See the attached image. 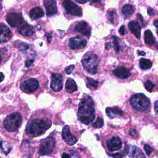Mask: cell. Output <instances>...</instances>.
Here are the masks:
<instances>
[{
	"label": "cell",
	"instance_id": "cell-1",
	"mask_svg": "<svg viewBox=\"0 0 158 158\" xmlns=\"http://www.w3.org/2000/svg\"><path fill=\"white\" fill-rule=\"evenodd\" d=\"M78 120L85 125L90 123L95 117L94 102L91 97H84L79 103L77 113Z\"/></svg>",
	"mask_w": 158,
	"mask_h": 158
},
{
	"label": "cell",
	"instance_id": "cell-2",
	"mask_svg": "<svg viewBox=\"0 0 158 158\" xmlns=\"http://www.w3.org/2000/svg\"><path fill=\"white\" fill-rule=\"evenodd\" d=\"M51 125V121L48 118L31 119L27 125L26 133L31 137H36L44 134Z\"/></svg>",
	"mask_w": 158,
	"mask_h": 158
},
{
	"label": "cell",
	"instance_id": "cell-3",
	"mask_svg": "<svg viewBox=\"0 0 158 158\" xmlns=\"http://www.w3.org/2000/svg\"><path fill=\"white\" fill-rule=\"evenodd\" d=\"M81 63L85 69L89 73L94 75L97 73L99 59L93 52H88L86 53L81 59Z\"/></svg>",
	"mask_w": 158,
	"mask_h": 158
},
{
	"label": "cell",
	"instance_id": "cell-4",
	"mask_svg": "<svg viewBox=\"0 0 158 158\" xmlns=\"http://www.w3.org/2000/svg\"><path fill=\"white\" fill-rule=\"evenodd\" d=\"M22 122L21 115L18 112H14L7 115L4 120V128L9 131H16L20 127Z\"/></svg>",
	"mask_w": 158,
	"mask_h": 158
},
{
	"label": "cell",
	"instance_id": "cell-5",
	"mask_svg": "<svg viewBox=\"0 0 158 158\" xmlns=\"http://www.w3.org/2000/svg\"><path fill=\"white\" fill-rule=\"evenodd\" d=\"M131 106L136 110L144 111L148 109L150 106L149 99L143 94H136L130 99Z\"/></svg>",
	"mask_w": 158,
	"mask_h": 158
},
{
	"label": "cell",
	"instance_id": "cell-6",
	"mask_svg": "<svg viewBox=\"0 0 158 158\" xmlns=\"http://www.w3.org/2000/svg\"><path fill=\"white\" fill-rule=\"evenodd\" d=\"M56 146V140L52 136H48L41 140L38 153L41 156L48 155L51 154Z\"/></svg>",
	"mask_w": 158,
	"mask_h": 158
},
{
	"label": "cell",
	"instance_id": "cell-7",
	"mask_svg": "<svg viewBox=\"0 0 158 158\" xmlns=\"http://www.w3.org/2000/svg\"><path fill=\"white\" fill-rule=\"evenodd\" d=\"M62 6L67 14L78 17H81L82 15V10L81 8L72 0H64Z\"/></svg>",
	"mask_w": 158,
	"mask_h": 158
},
{
	"label": "cell",
	"instance_id": "cell-8",
	"mask_svg": "<svg viewBox=\"0 0 158 158\" xmlns=\"http://www.w3.org/2000/svg\"><path fill=\"white\" fill-rule=\"evenodd\" d=\"M39 86V82L36 78H29L23 81L20 84L21 89L25 93H32Z\"/></svg>",
	"mask_w": 158,
	"mask_h": 158
},
{
	"label": "cell",
	"instance_id": "cell-9",
	"mask_svg": "<svg viewBox=\"0 0 158 158\" xmlns=\"http://www.w3.org/2000/svg\"><path fill=\"white\" fill-rule=\"evenodd\" d=\"M6 20L7 23L12 27H17L24 23L22 15L20 14L14 12L7 14Z\"/></svg>",
	"mask_w": 158,
	"mask_h": 158
},
{
	"label": "cell",
	"instance_id": "cell-10",
	"mask_svg": "<svg viewBox=\"0 0 158 158\" xmlns=\"http://www.w3.org/2000/svg\"><path fill=\"white\" fill-rule=\"evenodd\" d=\"M87 41L83 38L80 36H76L72 38L69 41V46L73 50H78L83 49L86 45Z\"/></svg>",
	"mask_w": 158,
	"mask_h": 158
},
{
	"label": "cell",
	"instance_id": "cell-11",
	"mask_svg": "<svg viewBox=\"0 0 158 158\" xmlns=\"http://www.w3.org/2000/svg\"><path fill=\"white\" fill-rule=\"evenodd\" d=\"M63 86V77L59 73H52L51 75V87L54 91H59Z\"/></svg>",
	"mask_w": 158,
	"mask_h": 158
},
{
	"label": "cell",
	"instance_id": "cell-12",
	"mask_svg": "<svg viewBox=\"0 0 158 158\" xmlns=\"http://www.w3.org/2000/svg\"><path fill=\"white\" fill-rule=\"evenodd\" d=\"M62 136L64 140L69 145H73L77 141V138L71 133L69 127L68 125H65L63 128Z\"/></svg>",
	"mask_w": 158,
	"mask_h": 158
},
{
	"label": "cell",
	"instance_id": "cell-13",
	"mask_svg": "<svg viewBox=\"0 0 158 158\" xmlns=\"http://www.w3.org/2000/svg\"><path fill=\"white\" fill-rule=\"evenodd\" d=\"M106 145L110 151H115L122 148V143L119 137L114 136L107 141Z\"/></svg>",
	"mask_w": 158,
	"mask_h": 158
},
{
	"label": "cell",
	"instance_id": "cell-14",
	"mask_svg": "<svg viewBox=\"0 0 158 158\" xmlns=\"http://www.w3.org/2000/svg\"><path fill=\"white\" fill-rule=\"evenodd\" d=\"M74 30L75 32L81 33L87 36H89L91 34V28L85 21L78 22L74 28Z\"/></svg>",
	"mask_w": 158,
	"mask_h": 158
},
{
	"label": "cell",
	"instance_id": "cell-15",
	"mask_svg": "<svg viewBox=\"0 0 158 158\" xmlns=\"http://www.w3.org/2000/svg\"><path fill=\"white\" fill-rule=\"evenodd\" d=\"M12 36V32L10 28L4 23L0 24V42L5 43L8 41Z\"/></svg>",
	"mask_w": 158,
	"mask_h": 158
},
{
	"label": "cell",
	"instance_id": "cell-16",
	"mask_svg": "<svg viewBox=\"0 0 158 158\" xmlns=\"http://www.w3.org/2000/svg\"><path fill=\"white\" fill-rule=\"evenodd\" d=\"M44 6L48 16H51L57 13V3L56 0H44Z\"/></svg>",
	"mask_w": 158,
	"mask_h": 158
},
{
	"label": "cell",
	"instance_id": "cell-17",
	"mask_svg": "<svg viewBox=\"0 0 158 158\" xmlns=\"http://www.w3.org/2000/svg\"><path fill=\"white\" fill-rule=\"evenodd\" d=\"M127 153L131 158H146L141 149L135 146H129Z\"/></svg>",
	"mask_w": 158,
	"mask_h": 158
},
{
	"label": "cell",
	"instance_id": "cell-18",
	"mask_svg": "<svg viewBox=\"0 0 158 158\" xmlns=\"http://www.w3.org/2000/svg\"><path fill=\"white\" fill-rule=\"evenodd\" d=\"M18 31L20 34H21L23 36H29L32 35L35 33V29L33 27L26 23H24L19 28Z\"/></svg>",
	"mask_w": 158,
	"mask_h": 158
},
{
	"label": "cell",
	"instance_id": "cell-19",
	"mask_svg": "<svg viewBox=\"0 0 158 158\" xmlns=\"http://www.w3.org/2000/svg\"><path fill=\"white\" fill-rule=\"evenodd\" d=\"M128 28L130 31L137 38H140L141 36V27L139 23L136 21H131L129 22Z\"/></svg>",
	"mask_w": 158,
	"mask_h": 158
},
{
	"label": "cell",
	"instance_id": "cell-20",
	"mask_svg": "<svg viewBox=\"0 0 158 158\" xmlns=\"http://www.w3.org/2000/svg\"><path fill=\"white\" fill-rule=\"evenodd\" d=\"M114 75L120 78H127L130 75V71L124 67H120L112 71Z\"/></svg>",
	"mask_w": 158,
	"mask_h": 158
},
{
	"label": "cell",
	"instance_id": "cell-21",
	"mask_svg": "<svg viewBox=\"0 0 158 158\" xmlns=\"http://www.w3.org/2000/svg\"><path fill=\"white\" fill-rule=\"evenodd\" d=\"M106 112L107 115L110 118H113L117 115H122V110L120 108L117 107H107L106 109Z\"/></svg>",
	"mask_w": 158,
	"mask_h": 158
},
{
	"label": "cell",
	"instance_id": "cell-22",
	"mask_svg": "<svg viewBox=\"0 0 158 158\" xmlns=\"http://www.w3.org/2000/svg\"><path fill=\"white\" fill-rule=\"evenodd\" d=\"M30 17L32 20H35L44 16V12L42 9L40 7L32 9L30 12Z\"/></svg>",
	"mask_w": 158,
	"mask_h": 158
},
{
	"label": "cell",
	"instance_id": "cell-23",
	"mask_svg": "<svg viewBox=\"0 0 158 158\" xmlns=\"http://www.w3.org/2000/svg\"><path fill=\"white\" fill-rule=\"evenodd\" d=\"M77 89V86L75 81L72 78H68L65 83V91L69 93H71Z\"/></svg>",
	"mask_w": 158,
	"mask_h": 158
},
{
	"label": "cell",
	"instance_id": "cell-24",
	"mask_svg": "<svg viewBox=\"0 0 158 158\" xmlns=\"http://www.w3.org/2000/svg\"><path fill=\"white\" fill-rule=\"evenodd\" d=\"M144 39L146 44L152 46L155 43V38L151 30H147L144 33Z\"/></svg>",
	"mask_w": 158,
	"mask_h": 158
},
{
	"label": "cell",
	"instance_id": "cell-25",
	"mask_svg": "<svg viewBox=\"0 0 158 158\" xmlns=\"http://www.w3.org/2000/svg\"><path fill=\"white\" fill-rule=\"evenodd\" d=\"M135 8L131 4H126L122 9V13L126 17H130L135 12Z\"/></svg>",
	"mask_w": 158,
	"mask_h": 158
},
{
	"label": "cell",
	"instance_id": "cell-26",
	"mask_svg": "<svg viewBox=\"0 0 158 158\" xmlns=\"http://www.w3.org/2000/svg\"><path fill=\"white\" fill-rule=\"evenodd\" d=\"M139 66L142 69H148L151 67L152 66V62L146 59L141 58L139 60Z\"/></svg>",
	"mask_w": 158,
	"mask_h": 158
},
{
	"label": "cell",
	"instance_id": "cell-27",
	"mask_svg": "<svg viewBox=\"0 0 158 158\" xmlns=\"http://www.w3.org/2000/svg\"><path fill=\"white\" fill-rule=\"evenodd\" d=\"M104 125L103 119L101 117H98L96 120L93 123V127L94 128H101Z\"/></svg>",
	"mask_w": 158,
	"mask_h": 158
},
{
	"label": "cell",
	"instance_id": "cell-28",
	"mask_svg": "<svg viewBox=\"0 0 158 158\" xmlns=\"http://www.w3.org/2000/svg\"><path fill=\"white\" fill-rule=\"evenodd\" d=\"M5 142L6 141H2V142H0V148L2 149V151L4 152H5L6 154H7L9 151L11 150V146H8V145L7 146H5Z\"/></svg>",
	"mask_w": 158,
	"mask_h": 158
},
{
	"label": "cell",
	"instance_id": "cell-29",
	"mask_svg": "<svg viewBox=\"0 0 158 158\" xmlns=\"http://www.w3.org/2000/svg\"><path fill=\"white\" fill-rule=\"evenodd\" d=\"M107 14H108L109 20L112 23L115 22L116 19H117V15H116L115 12H114V11H108Z\"/></svg>",
	"mask_w": 158,
	"mask_h": 158
},
{
	"label": "cell",
	"instance_id": "cell-30",
	"mask_svg": "<svg viewBox=\"0 0 158 158\" xmlns=\"http://www.w3.org/2000/svg\"><path fill=\"white\" fill-rule=\"evenodd\" d=\"M154 85L153 84V83L150 81V80H147L145 81L144 83V86L145 88L147 91H148L149 92H152V89H153V87H154Z\"/></svg>",
	"mask_w": 158,
	"mask_h": 158
},
{
	"label": "cell",
	"instance_id": "cell-31",
	"mask_svg": "<svg viewBox=\"0 0 158 158\" xmlns=\"http://www.w3.org/2000/svg\"><path fill=\"white\" fill-rule=\"evenodd\" d=\"M87 85L89 87H93V88H96L97 86H98V82L96 80H94L91 78H87Z\"/></svg>",
	"mask_w": 158,
	"mask_h": 158
},
{
	"label": "cell",
	"instance_id": "cell-32",
	"mask_svg": "<svg viewBox=\"0 0 158 158\" xmlns=\"http://www.w3.org/2000/svg\"><path fill=\"white\" fill-rule=\"evenodd\" d=\"M112 37L114 39V46L115 49L117 52H118L120 51V45H119V43L118 41V39H117V36H112Z\"/></svg>",
	"mask_w": 158,
	"mask_h": 158
},
{
	"label": "cell",
	"instance_id": "cell-33",
	"mask_svg": "<svg viewBox=\"0 0 158 158\" xmlns=\"http://www.w3.org/2000/svg\"><path fill=\"white\" fill-rule=\"evenodd\" d=\"M144 149L147 155H150L152 151V148L149 146V145H148V144H145L144 146Z\"/></svg>",
	"mask_w": 158,
	"mask_h": 158
},
{
	"label": "cell",
	"instance_id": "cell-34",
	"mask_svg": "<svg viewBox=\"0 0 158 158\" xmlns=\"http://www.w3.org/2000/svg\"><path fill=\"white\" fill-rule=\"evenodd\" d=\"M73 69H74V65H70V66H69L68 67L65 68V73L66 74L69 75V74L71 73V72H72V70H73Z\"/></svg>",
	"mask_w": 158,
	"mask_h": 158
},
{
	"label": "cell",
	"instance_id": "cell-35",
	"mask_svg": "<svg viewBox=\"0 0 158 158\" xmlns=\"http://www.w3.org/2000/svg\"><path fill=\"white\" fill-rule=\"evenodd\" d=\"M118 31H119L120 34L122 35H124L126 34V30H125V28L124 25H122L120 27Z\"/></svg>",
	"mask_w": 158,
	"mask_h": 158
},
{
	"label": "cell",
	"instance_id": "cell-36",
	"mask_svg": "<svg viewBox=\"0 0 158 158\" xmlns=\"http://www.w3.org/2000/svg\"><path fill=\"white\" fill-rule=\"evenodd\" d=\"M70 158H80V157L76 152L70 151Z\"/></svg>",
	"mask_w": 158,
	"mask_h": 158
},
{
	"label": "cell",
	"instance_id": "cell-37",
	"mask_svg": "<svg viewBox=\"0 0 158 158\" xmlns=\"http://www.w3.org/2000/svg\"><path fill=\"white\" fill-rule=\"evenodd\" d=\"M112 156L114 158H123V156L122 155V153H117V154L112 155Z\"/></svg>",
	"mask_w": 158,
	"mask_h": 158
},
{
	"label": "cell",
	"instance_id": "cell-38",
	"mask_svg": "<svg viewBox=\"0 0 158 158\" xmlns=\"http://www.w3.org/2000/svg\"><path fill=\"white\" fill-rule=\"evenodd\" d=\"M33 62V59H30V60H27L25 62V66L26 67H29L30 66Z\"/></svg>",
	"mask_w": 158,
	"mask_h": 158
},
{
	"label": "cell",
	"instance_id": "cell-39",
	"mask_svg": "<svg viewBox=\"0 0 158 158\" xmlns=\"http://www.w3.org/2000/svg\"><path fill=\"white\" fill-rule=\"evenodd\" d=\"M154 110H155V112H156V114L158 115V101H157L155 102V104H154Z\"/></svg>",
	"mask_w": 158,
	"mask_h": 158
},
{
	"label": "cell",
	"instance_id": "cell-40",
	"mask_svg": "<svg viewBox=\"0 0 158 158\" xmlns=\"http://www.w3.org/2000/svg\"><path fill=\"white\" fill-rule=\"evenodd\" d=\"M62 158H70V154H69L66 152H64L62 154Z\"/></svg>",
	"mask_w": 158,
	"mask_h": 158
},
{
	"label": "cell",
	"instance_id": "cell-41",
	"mask_svg": "<svg viewBox=\"0 0 158 158\" xmlns=\"http://www.w3.org/2000/svg\"><path fill=\"white\" fill-rule=\"evenodd\" d=\"M148 13L149 15H154L155 14V13L154 12V10L151 9H148Z\"/></svg>",
	"mask_w": 158,
	"mask_h": 158
},
{
	"label": "cell",
	"instance_id": "cell-42",
	"mask_svg": "<svg viewBox=\"0 0 158 158\" xmlns=\"http://www.w3.org/2000/svg\"><path fill=\"white\" fill-rule=\"evenodd\" d=\"M111 47V43L110 42H107L106 43V49H109Z\"/></svg>",
	"mask_w": 158,
	"mask_h": 158
},
{
	"label": "cell",
	"instance_id": "cell-43",
	"mask_svg": "<svg viewBox=\"0 0 158 158\" xmlns=\"http://www.w3.org/2000/svg\"><path fill=\"white\" fill-rule=\"evenodd\" d=\"M4 78V74L2 73V72H0V82L2 81L3 80Z\"/></svg>",
	"mask_w": 158,
	"mask_h": 158
},
{
	"label": "cell",
	"instance_id": "cell-44",
	"mask_svg": "<svg viewBox=\"0 0 158 158\" xmlns=\"http://www.w3.org/2000/svg\"><path fill=\"white\" fill-rule=\"evenodd\" d=\"M77 2H79V3H82V4H83V3H85V2H86L87 1H88L89 0H75Z\"/></svg>",
	"mask_w": 158,
	"mask_h": 158
},
{
	"label": "cell",
	"instance_id": "cell-45",
	"mask_svg": "<svg viewBox=\"0 0 158 158\" xmlns=\"http://www.w3.org/2000/svg\"><path fill=\"white\" fill-rule=\"evenodd\" d=\"M138 55H141V56H145V52H143V51H138Z\"/></svg>",
	"mask_w": 158,
	"mask_h": 158
},
{
	"label": "cell",
	"instance_id": "cell-46",
	"mask_svg": "<svg viewBox=\"0 0 158 158\" xmlns=\"http://www.w3.org/2000/svg\"><path fill=\"white\" fill-rule=\"evenodd\" d=\"M154 25L158 28V20H155L154 21Z\"/></svg>",
	"mask_w": 158,
	"mask_h": 158
},
{
	"label": "cell",
	"instance_id": "cell-47",
	"mask_svg": "<svg viewBox=\"0 0 158 158\" xmlns=\"http://www.w3.org/2000/svg\"><path fill=\"white\" fill-rule=\"evenodd\" d=\"M101 0H91L93 2H99Z\"/></svg>",
	"mask_w": 158,
	"mask_h": 158
},
{
	"label": "cell",
	"instance_id": "cell-48",
	"mask_svg": "<svg viewBox=\"0 0 158 158\" xmlns=\"http://www.w3.org/2000/svg\"><path fill=\"white\" fill-rule=\"evenodd\" d=\"M1 60H2V57H1V55H0V63H1Z\"/></svg>",
	"mask_w": 158,
	"mask_h": 158
},
{
	"label": "cell",
	"instance_id": "cell-49",
	"mask_svg": "<svg viewBox=\"0 0 158 158\" xmlns=\"http://www.w3.org/2000/svg\"><path fill=\"white\" fill-rule=\"evenodd\" d=\"M157 49H158V44H157Z\"/></svg>",
	"mask_w": 158,
	"mask_h": 158
},
{
	"label": "cell",
	"instance_id": "cell-50",
	"mask_svg": "<svg viewBox=\"0 0 158 158\" xmlns=\"http://www.w3.org/2000/svg\"><path fill=\"white\" fill-rule=\"evenodd\" d=\"M157 35H158V31H157Z\"/></svg>",
	"mask_w": 158,
	"mask_h": 158
}]
</instances>
